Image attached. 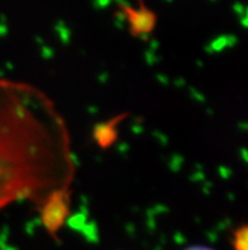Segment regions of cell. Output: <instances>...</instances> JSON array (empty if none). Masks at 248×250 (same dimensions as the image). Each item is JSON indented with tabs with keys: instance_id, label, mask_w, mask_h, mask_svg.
<instances>
[{
	"instance_id": "1",
	"label": "cell",
	"mask_w": 248,
	"mask_h": 250,
	"mask_svg": "<svg viewBox=\"0 0 248 250\" xmlns=\"http://www.w3.org/2000/svg\"><path fill=\"white\" fill-rule=\"evenodd\" d=\"M38 213L44 230L57 240L71 213V189L61 187L44 194L38 202Z\"/></svg>"
},
{
	"instance_id": "4",
	"label": "cell",
	"mask_w": 248,
	"mask_h": 250,
	"mask_svg": "<svg viewBox=\"0 0 248 250\" xmlns=\"http://www.w3.org/2000/svg\"><path fill=\"white\" fill-rule=\"evenodd\" d=\"M230 247L233 250H248V226L241 224L230 235Z\"/></svg>"
},
{
	"instance_id": "3",
	"label": "cell",
	"mask_w": 248,
	"mask_h": 250,
	"mask_svg": "<svg viewBox=\"0 0 248 250\" xmlns=\"http://www.w3.org/2000/svg\"><path fill=\"white\" fill-rule=\"evenodd\" d=\"M127 116H128L127 113L118 114V116H114L110 120L97 124L94 127L93 139H94L95 144H96L99 149H110L116 143L118 136H119V125L126 120Z\"/></svg>"
},
{
	"instance_id": "2",
	"label": "cell",
	"mask_w": 248,
	"mask_h": 250,
	"mask_svg": "<svg viewBox=\"0 0 248 250\" xmlns=\"http://www.w3.org/2000/svg\"><path fill=\"white\" fill-rule=\"evenodd\" d=\"M120 12L123 18L126 19L128 31L132 37L146 40L153 33L157 25V16L143 3V0H139L138 8L120 5Z\"/></svg>"
},
{
	"instance_id": "5",
	"label": "cell",
	"mask_w": 248,
	"mask_h": 250,
	"mask_svg": "<svg viewBox=\"0 0 248 250\" xmlns=\"http://www.w3.org/2000/svg\"><path fill=\"white\" fill-rule=\"evenodd\" d=\"M185 250H214L213 248L204 247V245H194V247H189Z\"/></svg>"
}]
</instances>
